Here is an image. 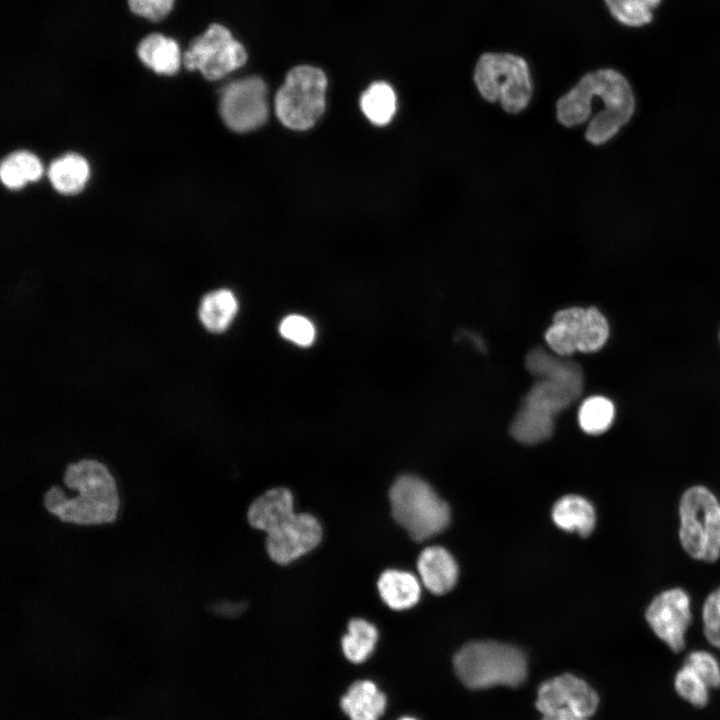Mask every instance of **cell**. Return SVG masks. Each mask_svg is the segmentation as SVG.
Returning a JSON list of instances; mask_svg holds the SVG:
<instances>
[{
  "label": "cell",
  "mask_w": 720,
  "mask_h": 720,
  "mask_svg": "<svg viewBox=\"0 0 720 720\" xmlns=\"http://www.w3.org/2000/svg\"><path fill=\"white\" fill-rule=\"evenodd\" d=\"M611 15L620 23L639 27L648 24L652 18V9L644 0H604Z\"/></svg>",
  "instance_id": "cell-28"
},
{
  "label": "cell",
  "mask_w": 720,
  "mask_h": 720,
  "mask_svg": "<svg viewBox=\"0 0 720 720\" xmlns=\"http://www.w3.org/2000/svg\"><path fill=\"white\" fill-rule=\"evenodd\" d=\"M675 689L687 702L696 707H703L708 703L709 686L686 663L675 676Z\"/></svg>",
  "instance_id": "cell-27"
},
{
  "label": "cell",
  "mask_w": 720,
  "mask_h": 720,
  "mask_svg": "<svg viewBox=\"0 0 720 720\" xmlns=\"http://www.w3.org/2000/svg\"><path fill=\"white\" fill-rule=\"evenodd\" d=\"M268 92L265 82L250 76L223 87L219 112L231 130L244 133L261 127L268 118Z\"/></svg>",
  "instance_id": "cell-11"
},
{
  "label": "cell",
  "mask_w": 720,
  "mask_h": 720,
  "mask_svg": "<svg viewBox=\"0 0 720 720\" xmlns=\"http://www.w3.org/2000/svg\"><path fill=\"white\" fill-rule=\"evenodd\" d=\"M474 83L488 102H499L510 114L523 111L532 98V83L527 62L511 53H484L476 62Z\"/></svg>",
  "instance_id": "cell-5"
},
{
  "label": "cell",
  "mask_w": 720,
  "mask_h": 720,
  "mask_svg": "<svg viewBox=\"0 0 720 720\" xmlns=\"http://www.w3.org/2000/svg\"><path fill=\"white\" fill-rule=\"evenodd\" d=\"M399 720H416V719L410 718V717H404V718H401V719H399Z\"/></svg>",
  "instance_id": "cell-34"
},
{
  "label": "cell",
  "mask_w": 720,
  "mask_h": 720,
  "mask_svg": "<svg viewBox=\"0 0 720 720\" xmlns=\"http://www.w3.org/2000/svg\"><path fill=\"white\" fill-rule=\"evenodd\" d=\"M64 482L77 494L68 498L53 486L43 498L44 507L60 520L77 525H101L116 520L120 499L116 482L99 461L82 459L67 466Z\"/></svg>",
  "instance_id": "cell-2"
},
{
  "label": "cell",
  "mask_w": 720,
  "mask_h": 720,
  "mask_svg": "<svg viewBox=\"0 0 720 720\" xmlns=\"http://www.w3.org/2000/svg\"><path fill=\"white\" fill-rule=\"evenodd\" d=\"M417 569L424 586L434 594H444L456 584V561L440 546H430L422 550L417 560Z\"/></svg>",
  "instance_id": "cell-16"
},
{
  "label": "cell",
  "mask_w": 720,
  "mask_h": 720,
  "mask_svg": "<svg viewBox=\"0 0 720 720\" xmlns=\"http://www.w3.org/2000/svg\"><path fill=\"white\" fill-rule=\"evenodd\" d=\"M360 107L371 123L387 125L396 112V94L388 83L375 82L363 92Z\"/></svg>",
  "instance_id": "cell-23"
},
{
  "label": "cell",
  "mask_w": 720,
  "mask_h": 720,
  "mask_svg": "<svg viewBox=\"0 0 720 720\" xmlns=\"http://www.w3.org/2000/svg\"><path fill=\"white\" fill-rule=\"evenodd\" d=\"M710 688L720 687V664L714 655L707 651L691 652L686 662Z\"/></svg>",
  "instance_id": "cell-30"
},
{
  "label": "cell",
  "mask_w": 720,
  "mask_h": 720,
  "mask_svg": "<svg viewBox=\"0 0 720 720\" xmlns=\"http://www.w3.org/2000/svg\"><path fill=\"white\" fill-rule=\"evenodd\" d=\"M527 370L536 378L511 423V435L523 444H537L554 430L555 417L570 407L584 389V374L578 363L543 348L526 357Z\"/></svg>",
  "instance_id": "cell-1"
},
{
  "label": "cell",
  "mask_w": 720,
  "mask_h": 720,
  "mask_svg": "<svg viewBox=\"0 0 720 720\" xmlns=\"http://www.w3.org/2000/svg\"><path fill=\"white\" fill-rule=\"evenodd\" d=\"M609 334L608 320L599 309L570 307L554 315L545 340L555 354L569 357L575 352L599 351L607 343Z\"/></svg>",
  "instance_id": "cell-8"
},
{
  "label": "cell",
  "mask_w": 720,
  "mask_h": 720,
  "mask_svg": "<svg viewBox=\"0 0 720 720\" xmlns=\"http://www.w3.org/2000/svg\"><path fill=\"white\" fill-rule=\"evenodd\" d=\"M294 514L292 493L286 488L277 487L253 501L248 509V521L254 528L268 534Z\"/></svg>",
  "instance_id": "cell-15"
},
{
  "label": "cell",
  "mask_w": 720,
  "mask_h": 720,
  "mask_svg": "<svg viewBox=\"0 0 720 720\" xmlns=\"http://www.w3.org/2000/svg\"><path fill=\"white\" fill-rule=\"evenodd\" d=\"M279 332L283 338L301 347L312 345L316 338L313 322L300 314L284 317L280 322Z\"/></svg>",
  "instance_id": "cell-29"
},
{
  "label": "cell",
  "mask_w": 720,
  "mask_h": 720,
  "mask_svg": "<svg viewBox=\"0 0 720 720\" xmlns=\"http://www.w3.org/2000/svg\"><path fill=\"white\" fill-rule=\"evenodd\" d=\"M577 720H587V719H583V718H581V719H577Z\"/></svg>",
  "instance_id": "cell-35"
},
{
  "label": "cell",
  "mask_w": 720,
  "mask_h": 720,
  "mask_svg": "<svg viewBox=\"0 0 720 720\" xmlns=\"http://www.w3.org/2000/svg\"><path fill=\"white\" fill-rule=\"evenodd\" d=\"M392 516L415 541H424L442 532L450 521V510L424 480L400 476L391 486Z\"/></svg>",
  "instance_id": "cell-4"
},
{
  "label": "cell",
  "mask_w": 720,
  "mask_h": 720,
  "mask_svg": "<svg viewBox=\"0 0 720 720\" xmlns=\"http://www.w3.org/2000/svg\"><path fill=\"white\" fill-rule=\"evenodd\" d=\"M182 61L188 70H198L213 81L242 67L247 61V52L229 29L214 23L191 41Z\"/></svg>",
  "instance_id": "cell-10"
},
{
  "label": "cell",
  "mask_w": 720,
  "mask_h": 720,
  "mask_svg": "<svg viewBox=\"0 0 720 720\" xmlns=\"http://www.w3.org/2000/svg\"><path fill=\"white\" fill-rule=\"evenodd\" d=\"M552 518L559 528L584 537L592 533L596 524L593 505L578 495L560 498L552 509Z\"/></svg>",
  "instance_id": "cell-20"
},
{
  "label": "cell",
  "mask_w": 720,
  "mask_h": 720,
  "mask_svg": "<svg viewBox=\"0 0 720 720\" xmlns=\"http://www.w3.org/2000/svg\"><path fill=\"white\" fill-rule=\"evenodd\" d=\"M377 638L373 624L361 618L352 619L348 623V633L342 638L344 655L353 663L364 662L373 652Z\"/></svg>",
  "instance_id": "cell-25"
},
{
  "label": "cell",
  "mask_w": 720,
  "mask_h": 720,
  "mask_svg": "<svg viewBox=\"0 0 720 720\" xmlns=\"http://www.w3.org/2000/svg\"><path fill=\"white\" fill-rule=\"evenodd\" d=\"M702 620L705 637L710 644L720 648V587L706 598Z\"/></svg>",
  "instance_id": "cell-31"
},
{
  "label": "cell",
  "mask_w": 720,
  "mask_h": 720,
  "mask_svg": "<svg viewBox=\"0 0 720 720\" xmlns=\"http://www.w3.org/2000/svg\"><path fill=\"white\" fill-rule=\"evenodd\" d=\"M598 703L597 693L584 680L563 674L542 683L536 707L542 715L577 720L593 715Z\"/></svg>",
  "instance_id": "cell-12"
},
{
  "label": "cell",
  "mask_w": 720,
  "mask_h": 720,
  "mask_svg": "<svg viewBox=\"0 0 720 720\" xmlns=\"http://www.w3.org/2000/svg\"><path fill=\"white\" fill-rule=\"evenodd\" d=\"M89 166L78 154H66L55 159L49 166L48 177L52 186L60 193L79 192L87 182Z\"/></svg>",
  "instance_id": "cell-22"
},
{
  "label": "cell",
  "mask_w": 720,
  "mask_h": 720,
  "mask_svg": "<svg viewBox=\"0 0 720 720\" xmlns=\"http://www.w3.org/2000/svg\"><path fill=\"white\" fill-rule=\"evenodd\" d=\"M589 75L596 96L605 108L589 121L585 138L591 144L600 145L615 136L630 120L635 100L628 81L619 72L599 69Z\"/></svg>",
  "instance_id": "cell-9"
},
{
  "label": "cell",
  "mask_w": 720,
  "mask_h": 720,
  "mask_svg": "<svg viewBox=\"0 0 720 720\" xmlns=\"http://www.w3.org/2000/svg\"><path fill=\"white\" fill-rule=\"evenodd\" d=\"M615 413V405L609 398L601 395L590 396L579 408V425L585 433L599 435L611 427Z\"/></svg>",
  "instance_id": "cell-26"
},
{
  "label": "cell",
  "mask_w": 720,
  "mask_h": 720,
  "mask_svg": "<svg viewBox=\"0 0 720 720\" xmlns=\"http://www.w3.org/2000/svg\"><path fill=\"white\" fill-rule=\"evenodd\" d=\"M40 160L28 151H16L3 159L0 165L2 183L9 189H19L42 175Z\"/></svg>",
  "instance_id": "cell-24"
},
{
  "label": "cell",
  "mask_w": 720,
  "mask_h": 720,
  "mask_svg": "<svg viewBox=\"0 0 720 720\" xmlns=\"http://www.w3.org/2000/svg\"><path fill=\"white\" fill-rule=\"evenodd\" d=\"M340 706L351 720H378L384 713L386 697L372 681H356L342 696Z\"/></svg>",
  "instance_id": "cell-18"
},
{
  "label": "cell",
  "mask_w": 720,
  "mask_h": 720,
  "mask_svg": "<svg viewBox=\"0 0 720 720\" xmlns=\"http://www.w3.org/2000/svg\"><path fill=\"white\" fill-rule=\"evenodd\" d=\"M326 89L327 78L320 68L310 65L292 68L275 95L278 120L296 131L312 128L324 113Z\"/></svg>",
  "instance_id": "cell-6"
},
{
  "label": "cell",
  "mask_w": 720,
  "mask_h": 720,
  "mask_svg": "<svg viewBox=\"0 0 720 720\" xmlns=\"http://www.w3.org/2000/svg\"><path fill=\"white\" fill-rule=\"evenodd\" d=\"M719 340H720V333H719Z\"/></svg>",
  "instance_id": "cell-36"
},
{
  "label": "cell",
  "mask_w": 720,
  "mask_h": 720,
  "mask_svg": "<svg viewBox=\"0 0 720 720\" xmlns=\"http://www.w3.org/2000/svg\"><path fill=\"white\" fill-rule=\"evenodd\" d=\"M321 538L322 528L314 516L295 513L267 534L266 549L273 561L284 565L313 550Z\"/></svg>",
  "instance_id": "cell-14"
},
{
  "label": "cell",
  "mask_w": 720,
  "mask_h": 720,
  "mask_svg": "<svg viewBox=\"0 0 720 720\" xmlns=\"http://www.w3.org/2000/svg\"><path fill=\"white\" fill-rule=\"evenodd\" d=\"M137 55L148 68L167 76L178 72L183 58L178 43L160 33L144 37L138 44Z\"/></svg>",
  "instance_id": "cell-17"
},
{
  "label": "cell",
  "mask_w": 720,
  "mask_h": 720,
  "mask_svg": "<svg viewBox=\"0 0 720 720\" xmlns=\"http://www.w3.org/2000/svg\"><path fill=\"white\" fill-rule=\"evenodd\" d=\"M453 663L460 680L471 689L517 686L527 674V662L522 651L494 641L466 644L455 654Z\"/></svg>",
  "instance_id": "cell-3"
},
{
  "label": "cell",
  "mask_w": 720,
  "mask_h": 720,
  "mask_svg": "<svg viewBox=\"0 0 720 720\" xmlns=\"http://www.w3.org/2000/svg\"><path fill=\"white\" fill-rule=\"evenodd\" d=\"M691 616L690 598L681 588H671L656 595L645 613L652 631L675 652L685 646Z\"/></svg>",
  "instance_id": "cell-13"
},
{
  "label": "cell",
  "mask_w": 720,
  "mask_h": 720,
  "mask_svg": "<svg viewBox=\"0 0 720 720\" xmlns=\"http://www.w3.org/2000/svg\"><path fill=\"white\" fill-rule=\"evenodd\" d=\"M679 538L694 559L714 562L720 557V501L707 487L688 488L679 504Z\"/></svg>",
  "instance_id": "cell-7"
},
{
  "label": "cell",
  "mask_w": 720,
  "mask_h": 720,
  "mask_svg": "<svg viewBox=\"0 0 720 720\" xmlns=\"http://www.w3.org/2000/svg\"><path fill=\"white\" fill-rule=\"evenodd\" d=\"M382 600L394 610L413 607L419 600L421 587L411 573L396 569L384 571L377 582Z\"/></svg>",
  "instance_id": "cell-19"
},
{
  "label": "cell",
  "mask_w": 720,
  "mask_h": 720,
  "mask_svg": "<svg viewBox=\"0 0 720 720\" xmlns=\"http://www.w3.org/2000/svg\"><path fill=\"white\" fill-rule=\"evenodd\" d=\"M130 10L150 21L165 18L174 6V0H128Z\"/></svg>",
  "instance_id": "cell-32"
},
{
  "label": "cell",
  "mask_w": 720,
  "mask_h": 720,
  "mask_svg": "<svg viewBox=\"0 0 720 720\" xmlns=\"http://www.w3.org/2000/svg\"><path fill=\"white\" fill-rule=\"evenodd\" d=\"M237 311L235 295L228 289H218L202 298L199 318L208 331L221 333L232 323Z\"/></svg>",
  "instance_id": "cell-21"
},
{
  "label": "cell",
  "mask_w": 720,
  "mask_h": 720,
  "mask_svg": "<svg viewBox=\"0 0 720 720\" xmlns=\"http://www.w3.org/2000/svg\"><path fill=\"white\" fill-rule=\"evenodd\" d=\"M662 0H644V2L651 8H656Z\"/></svg>",
  "instance_id": "cell-33"
}]
</instances>
